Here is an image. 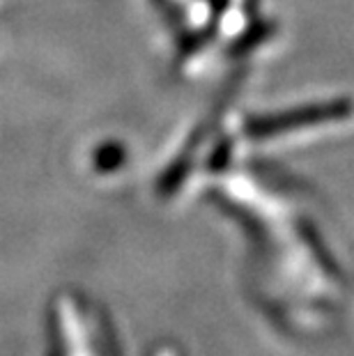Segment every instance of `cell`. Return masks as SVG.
<instances>
[{
    "mask_svg": "<svg viewBox=\"0 0 354 356\" xmlns=\"http://www.w3.org/2000/svg\"><path fill=\"white\" fill-rule=\"evenodd\" d=\"M352 106L348 102H325L313 106H301L283 113H269V115L251 118L246 122V134L253 138H269V136L299 131V129H311L320 124L336 122V120L348 118Z\"/></svg>",
    "mask_w": 354,
    "mask_h": 356,
    "instance_id": "obj_1",
    "label": "cell"
}]
</instances>
